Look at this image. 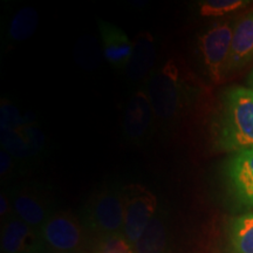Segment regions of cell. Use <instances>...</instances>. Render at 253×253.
Segmentation results:
<instances>
[{"mask_svg":"<svg viewBox=\"0 0 253 253\" xmlns=\"http://www.w3.org/2000/svg\"><path fill=\"white\" fill-rule=\"evenodd\" d=\"M214 136L218 148L225 151L253 149V90L232 87L221 97Z\"/></svg>","mask_w":253,"mask_h":253,"instance_id":"6da1fadb","label":"cell"},{"mask_svg":"<svg viewBox=\"0 0 253 253\" xmlns=\"http://www.w3.org/2000/svg\"><path fill=\"white\" fill-rule=\"evenodd\" d=\"M194 91L188 72L175 59L168 60L148 79L147 94L161 121L181 119L192 102Z\"/></svg>","mask_w":253,"mask_h":253,"instance_id":"7a4b0ae2","label":"cell"},{"mask_svg":"<svg viewBox=\"0 0 253 253\" xmlns=\"http://www.w3.org/2000/svg\"><path fill=\"white\" fill-rule=\"evenodd\" d=\"M82 224L96 240L123 236L125 213L121 190L106 189L95 194L84 208Z\"/></svg>","mask_w":253,"mask_h":253,"instance_id":"3957f363","label":"cell"},{"mask_svg":"<svg viewBox=\"0 0 253 253\" xmlns=\"http://www.w3.org/2000/svg\"><path fill=\"white\" fill-rule=\"evenodd\" d=\"M235 23L219 21L208 27L197 39V48L203 67L213 84H219L227 75Z\"/></svg>","mask_w":253,"mask_h":253,"instance_id":"277c9868","label":"cell"},{"mask_svg":"<svg viewBox=\"0 0 253 253\" xmlns=\"http://www.w3.org/2000/svg\"><path fill=\"white\" fill-rule=\"evenodd\" d=\"M125 227L123 236L134 248L157 213V198L149 189L130 183L121 189Z\"/></svg>","mask_w":253,"mask_h":253,"instance_id":"5b68a950","label":"cell"},{"mask_svg":"<svg viewBox=\"0 0 253 253\" xmlns=\"http://www.w3.org/2000/svg\"><path fill=\"white\" fill-rule=\"evenodd\" d=\"M47 252H82L87 231L82 221L71 212H55L40 230Z\"/></svg>","mask_w":253,"mask_h":253,"instance_id":"8992f818","label":"cell"},{"mask_svg":"<svg viewBox=\"0 0 253 253\" xmlns=\"http://www.w3.org/2000/svg\"><path fill=\"white\" fill-rule=\"evenodd\" d=\"M9 199L14 216L39 232L53 214L46 196L33 186L13 189L9 194Z\"/></svg>","mask_w":253,"mask_h":253,"instance_id":"52a82bcc","label":"cell"},{"mask_svg":"<svg viewBox=\"0 0 253 253\" xmlns=\"http://www.w3.org/2000/svg\"><path fill=\"white\" fill-rule=\"evenodd\" d=\"M39 231L17 216L4 221L1 230V253H46Z\"/></svg>","mask_w":253,"mask_h":253,"instance_id":"ba28073f","label":"cell"},{"mask_svg":"<svg viewBox=\"0 0 253 253\" xmlns=\"http://www.w3.org/2000/svg\"><path fill=\"white\" fill-rule=\"evenodd\" d=\"M155 113L145 91H136L126 103L123 116V130L132 142L144 141L149 134Z\"/></svg>","mask_w":253,"mask_h":253,"instance_id":"9c48e42d","label":"cell"},{"mask_svg":"<svg viewBox=\"0 0 253 253\" xmlns=\"http://www.w3.org/2000/svg\"><path fill=\"white\" fill-rule=\"evenodd\" d=\"M103 55L113 68L125 71L131 58L134 43L121 28L108 21L99 19L97 21Z\"/></svg>","mask_w":253,"mask_h":253,"instance_id":"30bf717a","label":"cell"},{"mask_svg":"<svg viewBox=\"0 0 253 253\" xmlns=\"http://www.w3.org/2000/svg\"><path fill=\"white\" fill-rule=\"evenodd\" d=\"M227 177L239 201L253 209V149L233 155L227 164Z\"/></svg>","mask_w":253,"mask_h":253,"instance_id":"8fae6325","label":"cell"},{"mask_svg":"<svg viewBox=\"0 0 253 253\" xmlns=\"http://www.w3.org/2000/svg\"><path fill=\"white\" fill-rule=\"evenodd\" d=\"M251 61H253V12L243 15L235 23L227 75L240 71Z\"/></svg>","mask_w":253,"mask_h":253,"instance_id":"7c38bea8","label":"cell"},{"mask_svg":"<svg viewBox=\"0 0 253 253\" xmlns=\"http://www.w3.org/2000/svg\"><path fill=\"white\" fill-rule=\"evenodd\" d=\"M131 58L126 67V75L130 81L140 82L150 78L156 61L155 39L149 32H141L136 36Z\"/></svg>","mask_w":253,"mask_h":253,"instance_id":"4fadbf2b","label":"cell"},{"mask_svg":"<svg viewBox=\"0 0 253 253\" xmlns=\"http://www.w3.org/2000/svg\"><path fill=\"white\" fill-rule=\"evenodd\" d=\"M168 227L162 214L156 213L134 246L135 253H167Z\"/></svg>","mask_w":253,"mask_h":253,"instance_id":"5bb4252c","label":"cell"},{"mask_svg":"<svg viewBox=\"0 0 253 253\" xmlns=\"http://www.w3.org/2000/svg\"><path fill=\"white\" fill-rule=\"evenodd\" d=\"M230 239L233 253H253V212L233 219Z\"/></svg>","mask_w":253,"mask_h":253,"instance_id":"9a60e30c","label":"cell"},{"mask_svg":"<svg viewBox=\"0 0 253 253\" xmlns=\"http://www.w3.org/2000/svg\"><path fill=\"white\" fill-rule=\"evenodd\" d=\"M38 13L33 7H24L14 14L9 24L8 36L15 42L27 40L36 32L38 27Z\"/></svg>","mask_w":253,"mask_h":253,"instance_id":"2e32d148","label":"cell"},{"mask_svg":"<svg viewBox=\"0 0 253 253\" xmlns=\"http://www.w3.org/2000/svg\"><path fill=\"white\" fill-rule=\"evenodd\" d=\"M248 0H205L198 2V13L203 18H216L245 8Z\"/></svg>","mask_w":253,"mask_h":253,"instance_id":"e0dca14e","label":"cell"},{"mask_svg":"<svg viewBox=\"0 0 253 253\" xmlns=\"http://www.w3.org/2000/svg\"><path fill=\"white\" fill-rule=\"evenodd\" d=\"M94 253H135L134 248L123 236L96 240Z\"/></svg>","mask_w":253,"mask_h":253,"instance_id":"ac0fdd59","label":"cell"},{"mask_svg":"<svg viewBox=\"0 0 253 253\" xmlns=\"http://www.w3.org/2000/svg\"><path fill=\"white\" fill-rule=\"evenodd\" d=\"M0 213H1L2 221L7 220L9 217H12L14 214L9 196L7 194H4V192L0 196Z\"/></svg>","mask_w":253,"mask_h":253,"instance_id":"d6986e66","label":"cell"},{"mask_svg":"<svg viewBox=\"0 0 253 253\" xmlns=\"http://www.w3.org/2000/svg\"><path fill=\"white\" fill-rule=\"evenodd\" d=\"M0 158H1V166H0L1 167V175L2 176L8 175L9 169H11L12 166H13L12 158L9 156L7 151H1V156H0Z\"/></svg>","mask_w":253,"mask_h":253,"instance_id":"ffe728a7","label":"cell"},{"mask_svg":"<svg viewBox=\"0 0 253 253\" xmlns=\"http://www.w3.org/2000/svg\"><path fill=\"white\" fill-rule=\"evenodd\" d=\"M248 82H249L250 86H251V88H253V71L251 72V74L249 75V78H248Z\"/></svg>","mask_w":253,"mask_h":253,"instance_id":"44dd1931","label":"cell"},{"mask_svg":"<svg viewBox=\"0 0 253 253\" xmlns=\"http://www.w3.org/2000/svg\"><path fill=\"white\" fill-rule=\"evenodd\" d=\"M46 253H84V252H46Z\"/></svg>","mask_w":253,"mask_h":253,"instance_id":"7402d4cb","label":"cell"},{"mask_svg":"<svg viewBox=\"0 0 253 253\" xmlns=\"http://www.w3.org/2000/svg\"><path fill=\"white\" fill-rule=\"evenodd\" d=\"M251 89H252V90H253V88H251Z\"/></svg>","mask_w":253,"mask_h":253,"instance_id":"603a6c76","label":"cell"}]
</instances>
